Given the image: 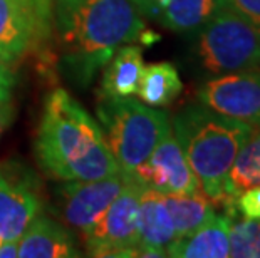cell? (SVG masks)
<instances>
[{"label": "cell", "mask_w": 260, "mask_h": 258, "mask_svg": "<svg viewBox=\"0 0 260 258\" xmlns=\"http://www.w3.org/2000/svg\"><path fill=\"white\" fill-rule=\"evenodd\" d=\"M56 2V17H60L62 14H66L71 7L79 2V0H54Z\"/></svg>", "instance_id": "83f0119b"}, {"label": "cell", "mask_w": 260, "mask_h": 258, "mask_svg": "<svg viewBox=\"0 0 260 258\" xmlns=\"http://www.w3.org/2000/svg\"><path fill=\"white\" fill-rule=\"evenodd\" d=\"M101 81L103 97H128L136 94L145 60L138 46H121L108 60Z\"/></svg>", "instance_id": "9a60e30c"}, {"label": "cell", "mask_w": 260, "mask_h": 258, "mask_svg": "<svg viewBox=\"0 0 260 258\" xmlns=\"http://www.w3.org/2000/svg\"><path fill=\"white\" fill-rule=\"evenodd\" d=\"M0 241H2V238H0Z\"/></svg>", "instance_id": "f1b7e54d"}, {"label": "cell", "mask_w": 260, "mask_h": 258, "mask_svg": "<svg viewBox=\"0 0 260 258\" xmlns=\"http://www.w3.org/2000/svg\"><path fill=\"white\" fill-rule=\"evenodd\" d=\"M255 126L226 118L203 104L188 106L173 119V133L200 188L213 205H223L225 181L240 148Z\"/></svg>", "instance_id": "3957f363"}, {"label": "cell", "mask_w": 260, "mask_h": 258, "mask_svg": "<svg viewBox=\"0 0 260 258\" xmlns=\"http://www.w3.org/2000/svg\"><path fill=\"white\" fill-rule=\"evenodd\" d=\"M10 62L0 57V99H10L14 87V74L10 69Z\"/></svg>", "instance_id": "603a6c76"}, {"label": "cell", "mask_w": 260, "mask_h": 258, "mask_svg": "<svg viewBox=\"0 0 260 258\" xmlns=\"http://www.w3.org/2000/svg\"><path fill=\"white\" fill-rule=\"evenodd\" d=\"M226 7L260 30V0H225Z\"/></svg>", "instance_id": "7402d4cb"}, {"label": "cell", "mask_w": 260, "mask_h": 258, "mask_svg": "<svg viewBox=\"0 0 260 258\" xmlns=\"http://www.w3.org/2000/svg\"><path fill=\"white\" fill-rule=\"evenodd\" d=\"M253 186H260V126L253 128L250 138L243 142L232 164L225 181L223 206L234 211L237 196Z\"/></svg>", "instance_id": "2e32d148"}, {"label": "cell", "mask_w": 260, "mask_h": 258, "mask_svg": "<svg viewBox=\"0 0 260 258\" xmlns=\"http://www.w3.org/2000/svg\"><path fill=\"white\" fill-rule=\"evenodd\" d=\"M41 203L25 186L15 185L0 171V238L17 241L39 215Z\"/></svg>", "instance_id": "4fadbf2b"}, {"label": "cell", "mask_w": 260, "mask_h": 258, "mask_svg": "<svg viewBox=\"0 0 260 258\" xmlns=\"http://www.w3.org/2000/svg\"><path fill=\"white\" fill-rule=\"evenodd\" d=\"M146 186L128 178L101 218L82 232L86 250L92 256H138V211Z\"/></svg>", "instance_id": "8992f818"}, {"label": "cell", "mask_w": 260, "mask_h": 258, "mask_svg": "<svg viewBox=\"0 0 260 258\" xmlns=\"http://www.w3.org/2000/svg\"><path fill=\"white\" fill-rule=\"evenodd\" d=\"M197 54L215 76L260 69V30L225 7L200 29Z\"/></svg>", "instance_id": "5b68a950"}, {"label": "cell", "mask_w": 260, "mask_h": 258, "mask_svg": "<svg viewBox=\"0 0 260 258\" xmlns=\"http://www.w3.org/2000/svg\"><path fill=\"white\" fill-rule=\"evenodd\" d=\"M135 4V7L140 10L141 15H146V17L156 19V15L161 9V5L165 0H131Z\"/></svg>", "instance_id": "cb8c5ba5"}, {"label": "cell", "mask_w": 260, "mask_h": 258, "mask_svg": "<svg viewBox=\"0 0 260 258\" xmlns=\"http://www.w3.org/2000/svg\"><path fill=\"white\" fill-rule=\"evenodd\" d=\"M57 29L60 64L79 86L89 84L121 46L145 41L148 34L131 0H79L57 17Z\"/></svg>", "instance_id": "7a4b0ae2"}, {"label": "cell", "mask_w": 260, "mask_h": 258, "mask_svg": "<svg viewBox=\"0 0 260 258\" xmlns=\"http://www.w3.org/2000/svg\"><path fill=\"white\" fill-rule=\"evenodd\" d=\"M42 34L36 0H0V57L14 62Z\"/></svg>", "instance_id": "30bf717a"}, {"label": "cell", "mask_w": 260, "mask_h": 258, "mask_svg": "<svg viewBox=\"0 0 260 258\" xmlns=\"http://www.w3.org/2000/svg\"><path fill=\"white\" fill-rule=\"evenodd\" d=\"M181 89L183 84L175 65L170 62H156L143 69L136 94L148 106L161 107L175 101Z\"/></svg>", "instance_id": "d6986e66"}, {"label": "cell", "mask_w": 260, "mask_h": 258, "mask_svg": "<svg viewBox=\"0 0 260 258\" xmlns=\"http://www.w3.org/2000/svg\"><path fill=\"white\" fill-rule=\"evenodd\" d=\"M175 227L176 238L186 237L203 227L215 213L213 203L203 191L197 193H161Z\"/></svg>", "instance_id": "ac0fdd59"}, {"label": "cell", "mask_w": 260, "mask_h": 258, "mask_svg": "<svg viewBox=\"0 0 260 258\" xmlns=\"http://www.w3.org/2000/svg\"><path fill=\"white\" fill-rule=\"evenodd\" d=\"M98 118L103 124L104 139L126 178H133L136 168L173 131L167 113L129 96L103 97L98 104Z\"/></svg>", "instance_id": "277c9868"}, {"label": "cell", "mask_w": 260, "mask_h": 258, "mask_svg": "<svg viewBox=\"0 0 260 258\" xmlns=\"http://www.w3.org/2000/svg\"><path fill=\"white\" fill-rule=\"evenodd\" d=\"M234 205L243 215V218L260 219V186H253V188H248L240 193Z\"/></svg>", "instance_id": "44dd1931"}, {"label": "cell", "mask_w": 260, "mask_h": 258, "mask_svg": "<svg viewBox=\"0 0 260 258\" xmlns=\"http://www.w3.org/2000/svg\"><path fill=\"white\" fill-rule=\"evenodd\" d=\"M20 258H73L79 256L74 238L62 225L47 216H36L19 238Z\"/></svg>", "instance_id": "7c38bea8"}, {"label": "cell", "mask_w": 260, "mask_h": 258, "mask_svg": "<svg viewBox=\"0 0 260 258\" xmlns=\"http://www.w3.org/2000/svg\"><path fill=\"white\" fill-rule=\"evenodd\" d=\"M19 256V240L17 241H0V258Z\"/></svg>", "instance_id": "4316f807"}, {"label": "cell", "mask_w": 260, "mask_h": 258, "mask_svg": "<svg viewBox=\"0 0 260 258\" xmlns=\"http://www.w3.org/2000/svg\"><path fill=\"white\" fill-rule=\"evenodd\" d=\"M232 215H215L186 237L175 238L167 246V256L176 258H226L230 256Z\"/></svg>", "instance_id": "5bb4252c"}, {"label": "cell", "mask_w": 260, "mask_h": 258, "mask_svg": "<svg viewBox=\"0 0 260 258\" xmlns=\"http://www.w3.org/2000/svg\"><path fill=\"white\" fill-rule=\"evenodd\" d=\"M198 101L226 118L260 126V69L220 74L198 89Z\"/></svg>", "instance_id": "52a82bcc"}, {"label": "cell", "mask_w": 260, "mask_h": 258, "mask_svg": "<svg viewBox=\"0 0 260 258\" xmlns=\"http://www.w3.org/2000/svg\"><path fill=\"white\" fill-rule=\"evenodd\" d=\"M138 256H167V246L176 238L163 195L145 188L138 211Z\"/></svg>", "instance_id": "8fae6325"}, {"label": "cell", "mask_w": 260, "mask_h": 258, "mask_svg": "<svg viewBox=\"0 0 260 258\" xmlns=\"http://www.w3.org/2000/svg\"><path fill=\"white\" fill-rule=\"evenodd\" d=\"M37 2V10H39V17H41L42 24V32H46L51 29V19H52V0H36Z\"/></svg>", "instance_id": "d4e9b609"}, {"label": "cell", "mask_w": 260, "mask_h": 258, "mask_svg": "<svg viewBox=\"0 0 260 258\" xmlns=\"http://www.w3.org/2000/svg\"><path fill=\"white\" fill-rule=\"evenodd\" d=\"M12 119V107H10V99H0V136Z\"/></svg>", "instance_id": "484cf974"}, {"label": "cell", "mask_w": 260, "mask_h": 258, "mask_svg": "<svg viewBox=\"0 0 260 258\" xmlns=\"http://www.w3.org/2000/svg\"><path fill=\"white\" fill-rule=\"evenodd\" d=\"M146 188L159 193H197L202 191L200 183L188 164L173 131L159 141L145 163L133 173Z\"/></svg>", "instance_id": "ba28073f"}, {"label": "cell", "mask_w": 260, "mask_h": 258, "mask_svg": "<svg viewBox=\"0 0 260 258\" xmlns=\"http://www.w3.org/2000/svg\"><path fill=\"white\" fill-rule=\"evenodd\" d=\"M123 173L91 181H68L59 191L62 216L74 228H91L109 205L114 201L126 183Z\"/></svg>", "instance_id": "9c48e42d"}, {"label": "cell", "mask_w": 260, "mask_h": 258, "mask_svg": "<svg viewBox=\"0 0 260 258\" xmlns=\"http://www.w3.org/2000/svg\"><path fill=\"white\" fill-rule=\"evenodd\" d=\"M36 153L44 171L59 181H91L121 173L103 129L64 89L47 97Z\"/></svg>", "instance_id": "6da1fadb"}, {"label": "cell", "mask_w": 260, "mask_h": 258, "mask_svg": "<svg viewBox=\"0 0 260 258\" xmlns=\"http://www.w3.org/2000/svg\"><path fill=\"white\" fill-rule=\"evenodd\" d=\"M225 7V0H165L156 19L170 30L190 32L202 29Z\"/></svg>", "instance_id": "e0dca14e"}, {"label": "cell", "mask_w": 260, "mask_h": 258, "mask_svg": "<svg viewBox=\"0 0 260 258\" xmlns=\"http://www.w3.org/2000/svg\"><path fill=\"white\" fill-rule=\"evenodd\" d=\"M232 258H260V219H234L229 228Z\"/></svg>", "instance_id": "ffe728a7"}]
</instances>
